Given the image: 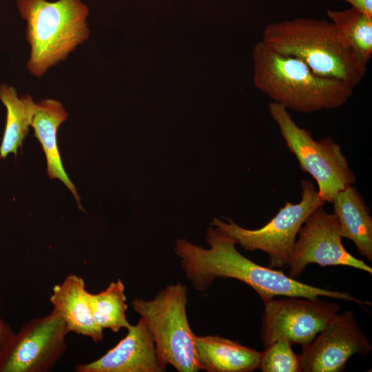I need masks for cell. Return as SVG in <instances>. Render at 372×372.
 <instances>
[{
  "mask_svg": "<svg viewBox=\"0 0 372 372\" xmlns=\"http://www.w3.org/2000/svg\"><path fill=\"white\" fill-rule=\"evenodd\" d=\"M301 199L286 201L278 213L264 226L249 229L227 218H214L211 225L233 238L245 251L260 250L268 256V267L282 268L289 265L298 231L307 217L325 203L319 198L313 183L301 180Z\"/></svg>",
  "mask_w": 372,
  "mask_h": 372,
  "instance_id": "7",
  "label": "cell"
},
{
  "mask_svg": "<svg viewBox=\"0 0 372 372\" xmlns=\"http://www.w3.org/2000/svg\"><path fill=\"white\" fill-rule=\"evenodd\" d=\"M335 1V0H331ZM344 1L365 14L372 16V0H340Z\"/></svg>",
  "mask_w": 372,
  "mask_h": 372,
  "instance_id": "22",
  "label": "cell"
},
{
  "mask_svg": "<svg viewBox=\"0 0 372 372\" xmlns=\"http://www.w3.org/2000/svg\"><path fill=\"white\" fill-rule=\"evenodd\" d=\"M84 280L70 274L52 288L50 300L63 318L68 333L89 337L94 342L103 340V329L94 320Z\"/></svg>",
  "mask_w": 372,
  "mask_h": 372,
  "instance_id": "13",
  "label": "cell"
},
{
  "mask_svg": "<svg viewBox=\"0 0 372 372\" xmlns=\"http://www.w3.org/2000/svg\"><path fill=\"white\" fill-rule=\"evenodd\" d=\"M262 41L279 54L301 60L317 75L353 88L366 72L367 65L327 19L297 18L270 23L263 30Z\"/></svg>",
  "mask_w": 372,
  "mask_h": 372,
  "instance_id": "3",
  "label": "cell"
},
{
  "mask_svg": "<svg viewBox=\"0 0 372 372\" xmlns=\"http://www.w3.org/2000/svg\"><path fill=\"white\" fill-rule=\"evenodd\" d=\"M342 238L351 240L358 253L372 261V218L364 197L353 185L338 192L333 198Z\"/></svg>",
  "mask_w": 372,
  "mask_h": 372,
  "instance_id": "16",
  "label": "cell"
},
{
  "mask_svg": "<svg viewBox=\"0 0 372 372\" xmlns=\"http://www.w3.org/2000/svg\"><path fill=\"white\" fill-rule=\"evenodd\" d=\"M268 109L300 168L316 181L318 196L324 203H331L338 192L355 183L340 145L332 138L314 140L309 130L296 123L287 108L271 101Z\"/></svg>",
  "mask_w": 372,
  "mask_h": 372,
  "instance_id": "6",
  "label": "cell"
},
{
  "mask_svg": "<svg viewBox=\"0 0 372 372\" xmlns=\"http://www.w3.org/2000/svg\"><path fill=\"white\" fill-rule=\"evenodd\" d=\"M291 344L287 339L280 338L265 347L258 369L262 372H301L299 355Z\"/></svg>",
  "mask_w": 372,
  "mask_h": 372,
  "instance_id": "20",
  "label": "cell"
},
{
  "mask_svg": "<svg viewBox=\"0 0 372 372\" xmlns=\"http://www.w3.org/2000/svg\"><path fill=\"white\" fill-rule=\"evenodd\" d=\"M1 360H2V352L0 351V366L1 363Z\"/></svg>",
  "mask_w": 372,
  "mask_h": 372,
  "instance_id": "23",
  "label": "cell"
},
{
  "mask_svg": "<svg viewBox=\"0 0 372 372\" xmlns=\"http://www.w3.org/2000/svg\"><path fill=\"white\" fill-rule=\"evenodd\" d=\"M17 6L27 22V69L36 77L65 61L90 37L89 10L81 0H18Z\"/></svg>",
  "mask_w": 372,
  "mask_h": 372,
  "instance_id": "4",
  "label": "cell"
},
{
  "mask_svg": "<svg viewBox=\"0 0 372 372\" xmlns=\"http://www.w3.org/2000/svg\"><path fill=\"white\" fill-rule=\"evenodd\" d=\"M252 58L255 86L287 109L304 114L336 109L353 94L346 83L317 75L301 60L276 52L262 40Z\"/></svg>",
  "mask_w": 372,
  "mask_h": 372,
  "instance_id": "2",
  "label": "cell"
},
{
  "mask_svg": "<svg viewBox=\"0 0 372 372\" xmlns=\"http://www.w3.org/2000/svg\"><path fill=\"white\" fill-rule=\"evenodd\" d=\"M327 16L344 43L367 65L372 54V16L353 7L329 10Z\"/></svg>",
  "mask_w": 372,
  "mask_h": 372,
  "instance_id": "18",
  "label": "cell"
},
{
  "mask_svg": "<svg viewBox=\"0 0 372 372\" xmlns=\"http://www.w3.org/2000/svg\"><path fill=\"white\" fill-rule=\"evenodd\" d=\"M296 240L289 266V276L296 279L311 263L321 267L348 266L372 273V268L351 255L343 246L340 223L320 206L306 219Z\"/></svg>",
  "mask_w": 372,
  "mask_h": 372,
  "instance_id": "10",
  "label": "cell"
},
{
  "mask_svg": "<svg viewBox=\"0 0 372 372\" xmlns=\"http://www.w3.org/2000/svg\"><path fill=\"white\" fill-rule=\"evenodd\" d=\"M187 287L180 283L168 285L153 300L135 298L133 309L146 322L153 336L157 356L166 369L172 365L179 372H197L194 337L186 312Z\"/></svg>",
  "mask_w": 372,
  "mask_h": 372,
  "instance_id": "5",
  "label": "cell"
},
{
  "mask_svg": "<svg viewBox=\"0 0 372 372\" xmlns=\"http://www.w3.org/2000/svg\"><path fill=\"white\" fill-rule=\"evenodd\" d=\"M372 346L349 310L337 313L299 354L301 372H338L354 354L369 355Z\"/></svg>",
  "mask_w": 372,
  "mask_h": 372,
  "instance_id": "11",
  "label": "cell"
},
{
  "mask_svg": "<svg viewBox=\"0 0 372 372\" xmlns=\"http://www.w3.org/2000/svg\"><path fill=\"white\" fill-rule=\"evenodd\" d=\"M13 333L9 326L0 319V351L3 353L6 348L12 337Z\"/></svg>",
  "mask_w": 372,
  "mask_h": 372,
  "instance_id": "21",
  "label": "cell"
},
{
  "mask_svg": "<svg viewBox=\"0 0 372 372\" xmlns=\"http://www.w3.org/2000/svg\"><path fill=\"white\" fill-rule=\"evenodd\" d=\"M127 334L100 358L75 367L78 372H163L152 333L142 318Z\"/></svg>",
  "mask_w": 372,
  "mask_h": 372,
  "instance_id": "12",
  "label": "cell"
},
{
  "mask_svg": "<svg viewBox=\"0 0 372 372\" xmlns=\"http://www.w3.org/2000/svg\"><path fill=\"white\" fill-rule=\"evenodd\" d=\"M0 101L6 109L4 133L0 146V157L5 158L13 153L17 154L19 147L25 138L36 112V103L30 95H21L10 85H0Z\"/></svg>",
  "mask_w": 372,
  "mask_h": 372,
  "instance_id": "17",
  "label": "cell"
},
{
  "mask_svg": "<svg viewBox=\"0 0 372 372\" xmlns=\"http://www.w3.org/2000/svg\"><path fill=\"white\" fill-rule=\"evenodd\" d=\"M200 369L208 372H249L258 369L261 352L219 335L194 337Z\"/></svg>",
  "mask_w": 372,
  "mask_h": 372,
  "instance_id": "15",
  "label": "cell"
},
{
  "mask_svg": "<svg viewBox=\"0 0 372 372\" xmlns=\"http://www.w3.org/2000/svg\"><path fill=\"white\" fill-rule=\"evenodd\" d=\"M68 333L61 316L54 309L34 318L14 334L2 353L1 372H46L64 353Z\"/></svg>",
  "mask_w": 372,
  "mask_h": 372,
  "instance_id": "9",
  "label": "cell"
},
{
  "mask_svg": "<svg viewBox=\"0 0 372 372\" xmlns=\"http://www.w3.org/2000/svg\"><path fill=\"white\" fill-rule=\"evenodd\" d=\"M89 303L94 322L103 329L118 332L130 325L126 315L125 287L121 279L112 282L103 291L90 293Z\"/></svg>",
  "mask_w": 372,
  "mask_h": 372,
  "instance_id": "19",
  "label": "cell"
},
{
  "mask_svg": "<svg viewBox=\"0 0 372 372\" xmlns=\"http://www.w3.org/2000/svg\"><path fill=\"white\" fill-rule=\"evenodd\" d=\"M68 117V113L60 101L44 99L36 103V112L31 127L45 153L49 178L61 180L74 196L79 208L85 211L76 187L65 170L59 150L58 130Z\"/></svg>",
  "mask_w": 372,
  "mask_h": 372,
  "instance_id": "14",
  "label": "cell"
},
{
  "mask_svg": "<svg viewBox=\"0 0 372 372\" xmlns=\"http://www.w3.org/2000/svg\"><path fill=\"white\" fill-rule=\"evenodd\" d=\"M260 336L265 347L280 338L302 347L311 343L339 312L336 302L282 296L264 302Z\"/></svg>",
  "mask_w": 372,
  "mask_h": 372,
  "instance_id": "8",
  "label": "cell"
},
{
  "mask_svg": "<svg viewBox=\"0 0 372 372\" xmlns=\"http://www.w3.org/2000/svg\"><path fill=\"white\" fill-rule=\"evenodd\" d=\"M206 240L209 249L195 245L183 238L176 240L174 247L185 276L200 292L205 291L217 278H230L251 287L263 302L278 296L307 298L324 296L371 304L348 292L309 285L280 271L256 264L237 250V242L233 238L215 227H208Z\"/></svg>",
  "mask_w": 372,
  "mask_h": 372,
  "instance_id": "1",
  "label": "cell"
}]
</instances>
